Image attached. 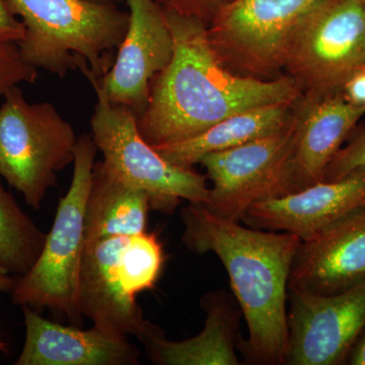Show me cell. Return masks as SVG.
Returning a JSON list of instances; mask_svg holds the SVG:
<instances>
[{"label":"cell","mask_w":365,"mask_h":365,"mask_svg":"<svg viewBox=\"0 0 365 365\" xmlns=\"http://www.w3.org/2000/svg\"><path fill=\"white\" fill-rule=\"evenodd\" d=\"M165 13L174 54L153 81L148 105L137 118L139 132L151 145L187 140L237 113L299 97L284 74L264 81L228 71L213 52L206 24Z\"/></svg>","instance_id":"obj_1"},{"label":"cell","mask_w":365,"mask_h":365,"mask_svg":"<svg viewBox=\"0 0 365 365\" xmlns=\"http://www.w3.org/2000/svg\"><path fill=\"white\" fill-rule=\"evenodd\" d=\"M181 220L186 248L198 254L212 252L227 270L249 331L237 350L250 364H284L288 280L302 240L289 232L242 227L200 202H189Z\"/></svg>","instance_id":"obj_2"},{"label":"cell","mask_w":365,"mask_h":365,"mask_svg":"<svg viewBox=\"0 0 365 365\" xmlns=\"http://www.w3.org/2000/svg\"><path fill=\"white\" fill-rule=\"evenodd\" d=\"M21 18V57L37 69L64 78L79 71L91 86L110 71L128 29L129 14L116 4L88 0H6Z\"/></svg>","instance_id":"obj_3"},{"label":"cell","mask_w":365,"mask_h":365,"mask_svg":"<svg viewBox=\"0 0 365 365\" xmlns=\"http://www.w3.org/2000/svg\"><path fill=\"white\" fill-rule=\"evenodd\" d=\"M97 146L91 135L78 137L73 175L57 207L51 230L31 270L18 277L11 297L16 306L50 309L79 325L78 278L85 250L86 204Z\"/></svg>","instance_id":"obj_4"},{"label":"cell","mask_w":365,"mask_h":365,"mask_svg":"<svg viewBox=\"0 0 365 365\" xmlns=\"http://www.w3.org/2000/svg\"><path fill=\"white\" fill-rule=\"evenodd\" d=\"M0 107V177L39 210L57 174L73 163L78 137L51 103L31 104L18 86Z\"/></svg>","instance_id":"obj_5"},{"label":"cell","mask_w":365,"mask_h":365,"mask_svg":"<svg viewBox=\"0 0 365 365\" xmlns=\"http://www.w3.org/2000/svg\"><path fill=\"white\" fill-rule=\"evenodd\" d=\"M364 66L365 0H318L290 38L283 74L300 95L328 98Z\"/></svg>","instance_id":"obj_6"},{"label":"cell","mask_w":365,"mask_h":365,"mask_svg":"<svg viewBox=\"0 0 365 365\" xmlns=\"http://www.w3.org/2000/svg\"><path fill=\"white\" fill-rule=\"evenodd\" d=\"M97 103L91 119V137L103 155V165L128 184L148 192L151 208L172 213L181 200L206 203V177L173 165L139 132L135 113L113 104L98 83Z\"/></svg>","instance_id":"obj_7"},{"label":"cell","mask_w":365,"mask_h":365,"mask_svg":"<svg viewBox=\"0 0 365 365\" xmlns=\"http://www.w3.org/2000/svg\"><path fill=\"white\" fill-rule=\"evenodd\" d=\"M318 0H234L207 26L218 61L237 76H283L288 43L302 16Z\"/></svg>","instance_id":"obj_8"},{"label":"cell","mask_w":365,"mask_h":365,"mask_svg":"<svg viewBox=\"0 0 365 365\" xmlns=\"http://www.w3.org/2000/svg\"><path fill=\"white\" fill-rule=\"evenodd\" d=\"M294 121L283 130L201 158L212 182L202 203L215 215L241 222L252 204L289 194Z\"/></svg>","instance_id":"obj_9"},{"label":"cell","mask_w":365,"mask_h":365,"mask_svg":"<svg viewBox=\"0 0 365 365\" xmlns=\"http://www.w3.org/2000/svg\"><path fill=\"white\" fill-rule=\"evenodd\" d=\"M285 365L347 364L365 330V279L332 295L288 292Z\"/></svg>","instance_id":"obj_10"},{"label":"cell","mask_w":365,"mask_h":365,"mask_svg":"<svg viewBox=\"0 0 365 365\" xmlns=\"http://www.w3.org/2000/svg\"><path fill=\"white\" fill-rule=\"evenodd\" d=\"M129 23L110 71L98 83L113 104L140 116L153 81L174 54V39L165 11L155 0H125ZM95 85V83H93Z\"/></svg>","instance_id":"obj_11"},{"label":"cell","mask_w":365,"mask_h":365,"mask_svg":"<svg viewBox=\"0 0 365 365\" xmlns=\"http://www.w3.org/2000/svg\"><path fill=\"white\" fill-rule=\"evenodd\" d=\"M365 279V206L300 242L288 292L332 295Z\"/></svg>","instance_id":"obj_12"},{"label":"cell","mask_w":365,"mask_h":365,"mask_svg":"<svg viewBox=\"0 0 365 365\" xmlns=\"http://www.w3.org/2000/svg\"><path fill=\"white\" fill-rule=\"evenodd\" d=\"M126 235L86 242L79 271V313L93 326L115 335L135 336L141 342L162 329L144 318L135 297L128 294L118 270Z\"/></svg>","instance_id":"obj_13"},{"label":"cell","mask_w":365,"mask_h":365,"mask_svg":"<svg viewBox=\"0 0 365 365\" xmlns=\"http://www.w3.org/2000/svg\"><path fill=\"white\" fill-rule=\"evenodd\" d=\"M365 206V167L334 182L252 204L242 222L269 232H284L306 241L314 234Z\"/></svg>","instance_id":"obj_14"},{"label":"cell","mask_w":365,"mask_h":365,"mask_svg":"<svg viewBox=\"0 0 365 365\" xmlns=\"http://www.w3.org/2000/svg\"><path fill=\"white\" fill-rule=\"evenodd\" d=\"M26 340L16 365H136L140 353L128 337L43 318L24 306Z\"/></svg>","instance_id":"obj_15"},{"label":"cell","mask_w":365,"mask_h":365,"mask_svg":"<svg viewBox=\"0 0 365 365\" xmlns=\"http://www.w3.org/2000/svg\"><path fill=\"white\" fill-rule=\"evenodd\" d=\"M364 114L365 109L349 104L341 95L297 98L289 194L323 180L327 165Z\"/></svg>","instance_id":"obj_16"},{"label":"cell","mask_w":365,"mask_h":365,"mask_svg":"<svg viewBox=\"0 0 365 365\" xmlns=\"http://www.w3.org/2000/svg\"><path fill=\"white\" fill-rule=\"evenodd\" d=\"M206 313L204 329L184 341L167 339L163 330L143 343L148 356L162 365H237L242 312L235 297L225 290L208 292L201 299Z\"/></svg>","instance_id":"obj_17"},{"label":"cell","mask_w":365,"mask_h":365,"mask_svg":"<svg viewBox=\"0 0 365 365\" xmlns=\"http://www.w3.org/2000/svg\"><path fill=\"white\" fill-rule=\"evenodd\" d=\"M294 102L277 103L237 113L199 135L153 148L173 165L193 169L204 155L237 148L287 128L294 119Z\"/></svg>","instance_id":"obj_18"},{"label":"cell","mask_w":365,"mask_h":365,"mask_svg":"<svg viewBox=\"0 0 365 365\" xmlns=\"http://www.w3.org/2000/svg\"><path fill=\"white\" fill-rule=\"evenodd\" d=\"M150 208L148 192L115 176L102 162L95 163L86 204V244L146 232Z\"/></svg>","instance_id":"obj_19"},{"label":"cell","mask_w":365,"mask_h":365,"mask_svg":"<svg viewBox=\"0 0 365 365\" xmlns=\"http://www.w3.org/2000/svg\"><path fill=\"white\" fill-rule=\"evenodd\" d=\"M46 237L0 184V272L21 277L33 267Z\"/></svg>","instance_id":"obj_20"},{"label":"cell","mask_w":365,"mask_h":365,"mask_svg":"<svg viewBox=\"0 0 365 365\" xmlns=\"http://www.w3.org/2000/svg\"><path fill=\"white\" fill-rule=\"evenodd\" d=\"M165 255L155 234L139 232L126 235L118 258V270L125 289L136 297L153 289L162 273Z\"/></svg>","instance_id":"obj_21"},{"label":"cell","mask_w":365,"mask_h":365,"mask_svg":"<svg viewBox=\"0 0 365 365\" xmlns=\"http://www.w3.org/2000/svg\"><path fill=\"white\" fill-rule=\"evenodd\" d=\"M38 69L21 57L16 43L0 45V98L20 83H35Z\"/></svg>","instance_id":"obj_22"},{"label":"cell","mask_w":365,"mask_h":365,"mask_svg":"<svg viewBox=\"0 0 365 365\" xmlns=\"http://www.w3.org/2000/svg\"><path fill=\"white\" fill-rule=\"evenodd\" d=\"M365 167V130L354 137L345 148H340L327 165L323 180L338 181L352 170Z\"/></svg>","instance_id":"obj_23"},{"label":"cell","mask_w":365,"mask_h":365,"mask_svg":"<svg viewBox=\"0 0 365 365\" xmlns=\"http://www.w3.org/2000/svg\"><path fill=\"white\" fill-rule=\"evenodd\" d=\"M163 11L195 19L209 25L234 0H155Z\"/></svg>","instance_id":"obj_24"},{"label":"cell","mask_w":365,"mask_h":365,"mask_svg":"<svg viewBox=\"0 0 365 365\" xmlns=\"http://www.w3.org/2000/svg\"><path fill=\"white\" fill-rule=\"evenodd\" d=\"M25 35V26L14 16L6 0H0V45L21 42Z\"/></svg>","instance_id":"obj_25"},{"label":"cell","mask_w":365,"mask_h":365,"mask_svg":"<svg viewBox=\"0 0 365 365\" xmlns=\"http://www.w3.org/2000/svg\"><path fill=\"white\" fill-rule=\"evenodd\" d=\"M341 96L354 107L365 109V66L360 67L348 78Z\"/></svg>","instance_id":"obj_26"},{"label":"cell","mask_w":365,"mask_h":365,"mask_svg":"<svg viewBox=\"0 0 365 365\" xmlns=\"http://www.w3.org/2000/svg\"><path fill=\"white\" fill-rule=\"evenodd\" d=\"M347 364L365 365V330L353 345L348 356Z\"/></svg>","instance_id":"obj_27"},{"label":"cell","mask_w":365,"mask_h":365,"mask_svg":"<svg viewBox=\"0 0 365 365\" xmlns=\"http://www.w3.org/2000/svg\"><path fill=\"white\" fill-rule=\"evenodd\" d=\"M16 283V279L11 277V276L6 275L0 272V292H11Z\"/></svg>","instance_id":"obj_28"},{"label":"cell","mask_w":365,"mask_h":365,"mask_svg":"<svg viewBox=\"0 0 365 365\" xmlns=\"http://www.w3.org/2000/svg\"><path fill=\"white\" fill-rule=\"evenodd\" d=\"M88 1L95 2V4H116L119 1L125 2V0H88Z\"/></svg>","instance_id":"obj_29"},{"label":"cell","mask_w":365,"mask_h":365,"mask_svg":"<svg viewBox=\"0 0 365 365\" xmlns=\"http://www.w3.org/2000/svg\"><path fill=\"white\" fill-rule=\"evenodd\" d=\"M0 350H1V351H4V350H6V345L2 342H0Z\"/></svg>","instance_id":"obj_30"}]
</instances>
